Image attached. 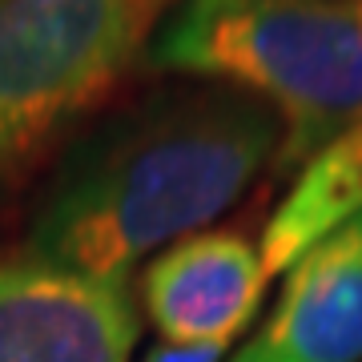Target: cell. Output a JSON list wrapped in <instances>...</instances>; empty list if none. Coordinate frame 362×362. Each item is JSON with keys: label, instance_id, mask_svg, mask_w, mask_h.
Wrapping results in <instances>:
<instances>
[{"label": "cell", "instance_id": "1", "mask_svg": "<svg viewBox=\"0 0 362 362\" xmlns=\"http://www.w3.org/2000/svg\"><path fill=\"white\" fill-rule=\"evenodd\" d=\"M282 121L206 81L149 93L69 153L28 226L25 258L129 282L153 250L206 230L278 157Z\"/></svg>", "mask_w": 362, "mask_h": 362}, {"label": "cell", "instance_id": "2", "mask_svg": "<svg viewBox=\"0 0 362 362\" xmlns=\"http://www.w3.org/2000/svg\"><path fill=\"white\" fill-rule=\"evenodd\" d=\"M149 61L266 101L290 173L362 117V0H181Z\"/></svg>", "mask_w": 362, "mask_h": 362}, {"label": "cell", "instance_id": "3", "mask_svg": "<svg viewBox=\"0 0 362 362\" xmlns=\"http://www.w3.org/2000/svg\"><path fill=\"white\" fill-rule=\"evenodd\" d=\"M169 0H0V169L109 97Z\"/></svg>", "mask_w": 362, "mask_h": 362}, {"label": "cell", "instance_id": "4", "mask_svg": "<svg viewBox=\"0 0 362 362\" xmlns=\"http://www.w3.org/2000/svg\"><path fill=\"white\" fill-rule=\"evenodd\" d=\"M141 318L129 282L49 262H0V362H129Z\"/></svg>", "mask_w": 362, "mask_h": 362}, {"label": "cell", "instance_id": "5", "mask_svg": "<svg viewBox=\"0 0 362 362\" xmlns=\"http://www.w3.org/2000/svg\"><path fill=\"white\" fill-rule=\"evenodd\" d=\"M258 250L238 233H189L161 250L141 278V298L161 342L230 346L266 294Z\"/></svg>", "mask_w": 362, "mask_h": 362}, {"label": "cell", "instance_id": "6", "mask_svg": "<svg viewBox=\"0 0 362 362\" xmlns=\"http://www.w3.org/2000/svg\"><path fill=\"white\" fill-rule=\"evenodd\" d=\"M226 362H362V214L286 274L274 314Z\"/></svg>", "mask_w": 362, "mask_h": 362}, {"label": "cell", "instance_id": "7", "mask_svg": "<svg viewBox=\"0 0 362 362\" xmlns=\"http://www.w3.org/2000/svg\"><path fill=\"white\" fill-rule=\"evenodd\" d=\"M362 214V117L342 129L330 145L302 165L294 189L274 209L262 233V270L266 278L290 274L318 242L338 233Z\"/></svg>", "mask_w": 362, "mask_h": 362}, {"label": "cell", "instance_id": "8", "mask_svg": "<svg viewBox=\"0 0 362 362\" xmlns=\"http://www.w3.org/2000/svg\"><path fill=\"white\" fill-rule=\"evenodd\" d=\"M226 346H173V342H157L145 362H221Z\"/></svg>", "mask_w": 362, "mask_h": 362}]
</instances>
